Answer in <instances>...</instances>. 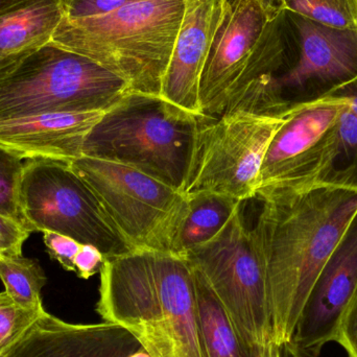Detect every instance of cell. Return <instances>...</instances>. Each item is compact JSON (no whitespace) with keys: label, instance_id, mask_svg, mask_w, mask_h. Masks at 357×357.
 Returning a JSON list of instances; mask_svg holds the SVG:
<instances>
[{"label":"cell","instance_id":"6da1fadb","mask_svg":"<svg viewBox=\"0 0 357 357\" xmlns=\"http://www.w3.org/2000/svg\"><path fill=\"white\" fill-rule=\"evenodd\" d=\"M251 229L266 277L273 345L291 343L310 291L357 212V190L322 184L260 193Z\"/></svg>","mask_w":357,"mask_h":357},{"label":"cell","instance_id":"7a4b0ae2","mask_svg":"<svg viewBox=\"0 0 357 357\" xmlns=\"http://www.w3.org/2000/svg\"><path fill=\"white\" fill-rule=\"evenodd\" d=\"M96 312L151 357H205L193 271L182 256L134 250L105 258Z\"/></svg>","mask_w":357,"mask_h":357},{"label":"cell","instance_id":"3957f363","mask_svg":"<svg viewBox=\"0 0 357 357\" xmlns=\"http://www.w3.org/2000/svg\"><path fill=\"white\" fill-rule=\"evenodd\" d=\"M277 77H259L222 114L199 119L182 195L256 199L266 151L293 104L283 96Z\"/></svg>","mask_w":357,"mask_h":357},{"label":"cell","instance_id":"277c9868","mask_svg":"<svg viewBox=\"0 0 357 357\" xmlns=\"http://www.w3.org/2000/svg\"><path fill=\"white\" fill-rule=\"evenodd\" d=\"M186 0H140L102 16L61 19L50 43L91 59L131 92L160 96Z\"/></svg>","mask_w":357,"mask_h":357},{"label":"cell","instance_id":"5b68a950","mask_svg":"<svg viewBox=\"0 0 357 357\" xmlns=\"http://www.w3.org/2000/svg\"><path fill=\"white\" fill-rule=\"evenodd\" d=\"M202 117L129 92L92 128L83 156L133 167L181 192Z\"/></svg>","mask_w":357,"mask_h":357},{"label":"cell","instance_id":"8992f818","mask_svg":"<svg viewBox=\"0 0 357 357\" xmlns=\"http://www.w3.org/2000/svg\"><path fill=\"white\" fill-rule=\"evenodd\" d=\"M129 92L126 81L102 65L50 42L0 77V121L105 112Z\"/></svg>","mask_w":357,"mask_h":357},{"label":"cell","instance_id":"52a82bcc","mask_svg":"<svg viewBox=\"0 0 357 357\" xmlns=\"http://www.w3.org/2000/svg\"><path fill=\"white\" fill-rule=\"evenodd\" d=\"M184 258L203 275L250 356L262 357L273 345L266 277L241 206L216 236Z\"/></svg>","mask_w":357,"mask_h":357},{"label":"cell","instance_id":"ba28073f","mask_svg":"<svg viewBox=\"0 0 357 357\" xmlns=\"http://www.w3.org/2000/svg\"><path fill=\"white\" fill-rule=\"evenodd\" d=\"M20 209L29 232L52 231L98 248L106 257L134 251L70 163L24 160Z\"/></svg>","mask_w":357,"mask_h":357},{"label":"cell","instance_id":"9c48e42d","mask_svg":"<svg viewBox=\"0 0 357 357\" xmlns=\"http://www.w3.org/2000/svg\"><path fill=\"white\" fill-rule=\"evenodd\" d=\"M71 169L91 188L133 250L169 252L186 206L173 187L133 167L82 156Z\"/></svg>","mask_w":357,"mask_h":357},{"label":"cell","instance_id":"30bf717a","mask_svg":"<svg viewBox=\"0 0 357 357\" xmlns=\"http://www.w3.org/2000/svg\"><path fill=\"white\" fill-rule=\"evenodd\" d=\"M344 106L343 98L333 92L291 104L287 121L266 151L257 195L272 190H307L324 184L339 157Z\"/></svg>","mask_w":357,"mask_h":357},{"label":"cell","instance_id":"8fae6325","mask_svg":"<svg viewBox=\"0 0 357 357\" xmlns=\"http://www.w3.org/2000/svg\"><path fill=\"white\" fill-rule=\"evenodd\" d=\"M287 13L297 40V58L277 77L283 96L293 102L316 100L357 77V29L321 24Z\"/></svg>","mask_w":357,"mask_h":357},{"label":"cell","instance_id":"7c38bea8","mask_svg":"<svg viewBox=\"0 0 357 357\" xmlns=\"http://www.w3.org/2000/svg\"><path fill=\"white\" fill-rule=\"evenodd\" d=\"M357 289V212L321 271L300 314L285 351L298 357H319L337 341L344 314Z\"/></svg>","mask_w":357,"mask_h":357},{"label":"cell","instance_id":"4fadbf2b","mask_svg":"<svg viewBox=\"0 0 357 357\" xmlns=\"http://www.w3.org/2000/svg\"><path fill=\"white\" fill-rule=\"evenodd\" d=\"M227 6L228 0H186L180 31L163 79L161 98L197 117H205L199 104V83Z\"/></svg>","mask_w":357,"mask_h":357},{"label":"cell","instance_id":"5bb4252c","mask_svg":"<svg viewBox=\"0 0 357 357\" xmlns=\"http://www.w3.org/2000/svg\"><path fill=\"white\" fill-rule=\"evenodd\" d=\"M139 347L112 323L73 324L44 310L3 357H127Z\"/></svg>","mask_w":357,"mask_h":357},{"label":"cell","instance_id":"9a60e30c","mask_svg":"<svg viewBox=\"0 0 357 357\" xmlns=\"http://www.w3.org/2000/svg\"><path fill=\"white\" fill-rule=\"evenodd\" d=\"M105 112L47 113L0 121V148L22 160L71 163L83 156L86 138Z\"/></svg>","mask_w":357,"mask_h":357},{"label":"cell","instance_id":"2e32d148","mask_svg":"<svg viewBox=\"0 0 357 357\" xmlns=\"http://www.w3.org/2000/svg\"><path fill=\"white\" fill-rule=\"evenodd\" d=\"M61 0H26L0 14V77L52 41Z\"/></svg>","mask_w":357,"mask_h":357},{"label":"cell","instance_id":"e0dca14e","mask_svg":"<svg viewBox=\"0 0 357 357\" xmlns=\"http://www.w3.org/2000/svg\"><path fill=\"white\" fill-rule=\"evenodd\" d=\"M186 206L178 226L173 253L187 252L211 241L222 230L243 202L227 195L199 192L185 195Z\"/></svg>","mask_w":357,"mask_h":357},{"label":"cell","instance_id":"ac0fdd59","mask_svg":"<svg viewBox=\"0 0 357 357\" xmlns=\"http://www.w3.org/2000/svg\"><path fill=\"white\" fill-rule=\"evenodd\" d=\"M192 271L205 357H252L203 275L195 268Z\"/></svg>","mask_w":357,"mask_h":357},{"label":"cell","instance_id":"d6986e66","mask_svg":"<svg viewBox=\"0 0 357 357\" xmlns=\"http://www.w3.org/2000/svg\"><path fill=\"white\" fill-rule=\"evenodd\" d=\"M333 93L345 102L340 116V152L335 167L324 184L357 190V77Z\"/></svg>","mask_w":357,"mask_h":357},{"label":"cell","instance_id":"ffe728a7","mask_svg":"<svg viewBox=\"0 0 357 357\" xmlns=\"http://www.w3.org/2000/svg\"><path fill=\"white\" fill-rule=\"evenodd\" d=\"M0 279L6 293L19 305L27 310H44L41 291L47 278L37 260L22 255H0Z\"/></svg>","mask_w":357,"mask_h":357},{"label":"cell","instance_id":"44dd1931","mask_svg":"<svg viewBox=\"0 0 357 357\" xmlns=\"http://www.w3.org/2000/svg\"><path fill=\"white\" fill-rule=\"evenodd\" d=\"M281 10L335 29H357V0H284Z\"/></svg>","mask_w":357,"mask_h":357},{"label":"cell","instance_id":"7402d4cb","mask_svg":"<svg viewBox=\"0 0 357 357\" xmlns=\"http://www.w3.org/2000/svg\"><path fill=\"white\" fill-rule=\"evenodd\" d=\"M24 162L0 148V214L25 228L20 209V187Z\"/></svg>","mask_w":357,"mask_h":357},{"label":"cell","instance_id":"603a6c76","mask_svg":"<svg viewBox=\"0 0 357 357\" xmlns=\"http://www.w3.org/2000/svg\"><path fill=\"white\" fill-rule=\"evenodd\" d=\"M43 312L27 310L15 302L6 291L0 293V357L8 354Z\"/></svg>","mask_w":357,"mask_h":357},{"label":"cell","instance_id":"cb8c5ba5","mask_svg":"<svg viewBox=\"0 0 357 357\" xmlns=\"http://www.w3.org/2000/svg\"><path fill=\"white\" fill-rule=\"evenodd\" d=\"M140 0H61V19L102 16Z\"/></svg>","mask_w":357,"mask_h":357},{"label":"cell","instance_id":"d4e9b609","mask_svg":"<svg viewBox=\"0 0 357 357\" xmlns=\"http://www.w3.org/2000/svg\"><path fill=\"white\" fill-rule=\"evenodd\" d=\"M43 239L50 257L56 260L64 270L75 272V258L82 243L67 235L52 231H44Z\"/></svg>","mask_w":357,"mask_h":357},{"label":"cell","instance_id":"484cf974","mask_svg":"<svg viewBox=\"0 0 357 357\" xmlns=\"http://www.w3.org/2000/svg\"><path fill=\"white\" fill-rule=\"evenodd\" d=\"M29 234L18 222L0 214V255H22L23 243Z\"/></svg>","mask_w":357,"mask_h":357},{"label":"cell","instance_id":"4316f807","mask_svg":"<svg viewBox=\"0 0 357 357\" xmlns=\"http://www.w3.org/2000/svg\"><path fill=\"white\" fill-rule=\"evenodd\" d=\"M335 343L344 348L347 357H357V289L344 314Z\"/></svg>","mask_w":357,"mask_h":357},{"label":"cell","instance_id":"83f0119b","mask_svg":"<svg viewBox=\"0 0 357 357\" xmlns=\"http://www.w3.org/2000/svg\"><path fill=\"white\" fill-rule=\"evenodd\" d=\"M106 256L94 245L82 243L81 249L75 258V272L79 278H91L98 274L104 266Z\"/></svg>","mask_w":357,"mask_h":357},{"label":"cell","instance_id":"f1b7e54d","mask_svg":"<svg viewBox=\"0 0 357 357\" xmlns=\"http://www.w3.org/2000/svg\"><path fill=\"white\" fill-rule=\"evenodd\" d=\"M284 0H258L270 18L281 12V6Z\"/></svg>","mask_w":357,"mask_h":357},{"label":"cell","instance_id":"f546056e","mask_svg":"<svg viewBox=\"0 0 357 357\" xmlns=\"http://www.w3.org/2000/svg\"><path fill=\"white\" fill-rule=\"evenodd\" d=\"M26 0H0V14L6 12V10H12L15 6L23 3Z\"/></svg>","mask_w":357,"mask_h":357},{"label":"cell","instance_id":"4dcf8cb0","mask_svg":"<svg viewBox=\"0 0 357 357\" xmlns=\"http://www.w3.org/2000/svg\"><path fill=\"white\" fill-rule=\"evenodd\" d=\"M282 352L283 348L278 347V346L276 345H272L264 352L262 357H283Z\"/></svg>","mask_w":357,"mask_h":357},{"label":"cell","instance_id":"1f68e13d","mask_svg":"<svg viewBox=\"0 0 357 357\" xmlns=\"http://www.w3.org/2000/svg\"><path fill=\"white\" fill-rule=\"evenodd\" d=\"M127 357H151L150 354L146 351L142 347L138 348L135 351L132 352L131 354H129Z\"/></svg>","mask_w":357,"mask_h":357},{"label":"cell","instance_id":"d6a6232c","mask_svg":"<svg viewBox=\"0 0 357 357\" xmlns=\"http://www.w3.org/2000/svg\"><path fill=\"white\" fill-rule=\"evenodd\" d=\"M285 352H287V351H285ZM287 356H289V357H298V356H294V354H289V352H287Z\"/></svg>","mask_w":357,"mask_h":357},{"label":"cell","instance_id":"836d02e7","mask_svg":"<svg viewBox=\"0 0 357 357\" xmlns=\"http://www.w3.org/2000/svg\"><path fill=\"white\" fill-rule=\"evenodd\" d=\"M228 1H229V2H231V1H232V0H228Z\"/></svg>","mask_w":357,"mask_h":357},{"label":"cell","instance_id":"e575fe53","mask_svg":"<svg viewBox=\"0 0 357 357\" xmlns=\"http://www.w3.org/2000/svg\"><path fill=\"white\" fill-rule=\"evenodd\" d=\"M2 357H3V356H2Z\"/></svg>","mask_w":357,"mask_h":357}]
</instances>
